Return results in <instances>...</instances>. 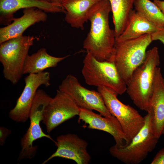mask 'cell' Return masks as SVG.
<instances>
[{
	"label": "cell",
	"mask_w": 164,
	"mask_h": 164,
	"mask_svg": "<svg viewBox=\"0 0 164 164\" xmlns=\"http://www.w3.org/2000/svg\"><path fill=\"white\" fill-rule=\"evenodd\" d=\"M162 134H163L164 135V127L163 129V130H162Z\"/></svg>",
	"instance_id": "cell-27"
},
{
	"label": "cell",
	"mask_w": 164,
	"mask_h": 164,
	"mask_svg": "<svg viewBox=\"0 0 164 164\" xmlns=\"http://www.w3.org/2000/svg\"><path fill=\"white\" fill-rule=\"evenodd\" d=\"M69 56H53L49 54L45 48H42L36 52L27 56L24 66L23 74L39 73L46 69L55 67L60 62Z\"/></svg>",
	"instance_id": "cell-18"
},
{
	"label": "cell",
	"mask_w": 164,
	"mask_h": 164,
	"mask_svg": "<svg viewBox=\"0 0 164 164\" xmlns=\"http://www.w3.org/2000/svg\"><path fill=\"white\" fill-rule=\"evenodd\" d=\"M97 89L108 109L122 127L127 140L125 145L128 144L143 127L144 117L129 105L119 101L117 97L118 94L112 90L103 86L98 87Z\"/></svg>",
	"instance_id": "cell-7"
},
{
	"label": "cell",
	"mask_w": 164,
	"mask_h": 164,
	"mask_svg": "<svg viewBox=\"0 0 164 164\" xmlns=\"http://www.w3.org/2000/svg\"><path fill=\"white\" fill-rule=\"evenodd\" d=\"M152 41L159 40L164 45V27L158 29L151 34Z\"/></svg>",
	"instance_id": "cell-22"
},
{
	"label": "cell",
	"mask_w": 164,
	"mask_h": 164,
	"mask_svg": "<svg viewBox=\"0 0 164 164\" xmlns=\"http://www.w3.org/2000/svg\"><path fill=\"white\" fill-rule=\"evenodd\" d=\"M56 141V150L43 164L56 157L72 160L77 164H88L90 162L91 157L87 150L88 143L77 135H61L57 137Z\"/></svg>",
	"instance_id": "cell-12"
},
{
	"label": "cell",
	"mask_w": 164,
	"mask_h": 164,
	"mask_svg": "<svg viewBox=\"0 0 164 164\" xmlns=\"http://www.w3.org/2000/svg\"><path fill=\"white\" fill-rule=\"evenodd\" d=\"M58 89L67 94L80 108L95 110L104 117L112 115L100 94L98 91L90 90L82 86L77 78L72 75L67 76Z\"/></svg>",
	"instance_id": "cell-9"
},
{
	"label": "cell",
	"mask_w": 164,
	"mask_h": 164,
	"mask_svg": "<svg viewBox=\"0 0 164 164\" xmlns=\"http://www.w3.org/2000/svg\"><path fill=\"white\" fill-rule=\"evenodd\" d=\"M62 1V0H50V2L62 7L61 5Z\"/></svg>",
	"instance_id": "cell-26"
},
{
	"label": "cell",
	"mask_w": 164,
	"mask_h": 164,
	"mask_svg": "<svg viewBox=\"0 0 164 164\" xmlns=\"http://www.w3.org/2000/svg\"><path fill=\"white\" fill-rule=\"evenodd\" d=\"M143 127L128 145L111 146L109 152L112 156L126 164H138L147 157L155 148L159 138L152 129L153 112L150 107L144 117Z\"/></svg>",
	"instance_id": "cell-3"
},
{
	"label": "cell",
	"mask_w": 164,
	"mask_h": 164,
	"mask_svg": "<svg viewBox=\"0 0 164 164\" xmlns=\"http://www.w3.org/2000/svg\"><path fill=\"white\" fill-rule=\"evenodd\" d=\"M30 8H36L46 13H66L62 7L45 0H0V24H9L17 11Z\"/></svg>",
	"instance_id": "cell-14"
},
{
	"label": "cell",
	"mask_w": 164,
	"mask_h": 164,
	"mask_svg": "<svg viewBox=\"0 0 164 164\" xmlns=\"http://www.w3.org/2000/svg\"><path fill=\"white\" fill-rule=\"evenodd\" d=\"M153 2L158 7L164 14V1L154 0Z\"/></svg>",
	"instance_id": "cell-25"
},
{
	"label": "cell",
	"mask_w": 164,
	"mask_h": 164,
	"mask_svg": "<svg viewBox=\"0 0 164 164\" xmlns=\"http://www.w3.org/2000/svg\"><path fill=\"white\" fill-rule=\"evenodd\" d=\"M100 0H62L65 19L72 27L83 29L92 7Z\"/></svg>",
	"instance_id": "cell-17"
},
{
	"label": "cell",
	"mask_w": 164,
	"mask_h": 164,
	"mask_svg": "<svg viewBox=\"0 0 164 164\" xmlns=\"http://www.w3.org/2000/svg\"><path fill=\"white\" fill-rule=\"evenodd\" d=\"M160 64L158 49L146 52L145 60L133 72L127 84L126 91L134 104L147 112L149 111L155 73Z\"/></svg>",
	"instance_id": "cell-2"
},
{
	"label": "cell",
	"mask_w": 164,
	"mask_h": 164,
	"mask_svg": "<svg viewBox=\"0 0 164 164\" xmlns=\"http://www.w3.org/2000/svg\"><path fill=\"white\" fill-rule=\"evenodd\" d=\"M78 122H84V127L106 132L114 139L115 145L118 147L126 145L127 140L122 127L117 119L112 115L111 117L103 116L93 112L92 110L80 108L78 115Z\"/></svg>",
	"instance_id": "cell-13"
},
{
	"label": "cell",
	"mask_w": 164,
	"mask_h": 164,
	"mask_svg": "<svg viewBox=\"0 0 164 164\" xmlns=\"http://www.w3.org/2000/svg\"><path fill=\"white\" fill-rule=\"evenodd\" d=\"M152 41L150 34L123 41L115 40L112 61L126 84L134 71L144 62L146 49Z\"/></svg>",
	"instance_id": "cell-4"
},
{
	"label": "cell",
	"mask_w": 164,
	"mask_h": 164,
	"mask_svg": "<svg viewBox=\"0 0 164 164\" xmlns=\"http://www.w3.org/2000/svg\"><path fill=\"white\" fill-rule=\"evenodd\" d=\"M46 0V1H49V2H50V0Z\"/></svg>",
	"instance_id": "cell-28"
},
{
	"label": "cell",
	"mask_w": 164,
	"mask_h": 164,
	"mask_svg": "<svg viewBox=\"0 0 164 164\" xmlns=\"http://www.w3.org/2000/svg\"><path fill=\"white\" fill-rule=\"evenodd\" d=\"M0 132V144L2 146L5 143V139L11 133V131L5 127H1Z\"/></svg>",
	"instance_id": "cell-24"
},
{
	"label": "cell",
	"mask_w": 164,
	"mask_h": 164,
	"mask_svg": "<svg viewBox=\"0 0 164 164\" xmlns=\"http://www.w3.org/2000/svg\"><path fill=\"white\" fill-rule=\"evenodd\" d=\"M21 17L14 18L9 24L0 29V44L9 39L23 35L29 27L36 23L45 22L47 19L46 12L36 8L23 9Z\"/></svg>",
	"instance_id": "cell-15"
},
{
	"label": "cell",
	"mask_w": 164,
	"mask_h": 164,
	"mask_svg": "<svg viewBox=\"0 0 164 164\" xmlns=\"http://www.w3.org/2000/svg\"><path fill=\"white\" fill-rule=\"evenodd\" d=\"M135 0H108L112 13L115 38L125 29L133 11Z\"/></svg>",
	"instance_id": "cell-20"
},
{
	"label": "cell",
	"mask_w": 164,
	"mask_h": 164,
	"mask_svg": "<svg viewBox=\"0 0 164 164\" xmlns=\"http://www.w3.org/2000/svg\"><path fill=\"white\" fill-rule=\"evenodd\" d=\"M135 11L159 29L164 27V14L158 7L150 0H135Z\"/></svg>",
	"instance_id": "cell-21"
},
{
	"label": "cell",
	"mask_w": 164,
	"mask_h": 164,
	"mask_svg": "<svg viewBox=\"0 0 164 164\" xmlns=\"http://www.w3.org/2000/svg\"><path fill=\"white\" fill-rule=\"evenodd\" d=\"M50 75L48 72L29 74L24 79L25 86L15 107L9 113V118L18 122H25L29 118L30 111L38 87L50 86Z\"/></svg>",
	"instance_id": "cell-11"
},
{
	"label": "cell",
	"mask_w": 164,
	"mask_h": 164,
	"mask_svg": "<svg viewBox=\"0 0 164 164\" xmlns=\"http://www.w3.org/2000/svg\"><path fill=\"white\" fill-rule=\"evenodd\" d=\"M80 108L65 92L58 89L45 107L42 123L48 133L66 121L78 115Z\"/></svg>",
	"instance_id": "cell-10"
},
{
	"label": "cell",
	"mask_w": 164,
	"mask_h": 164,
	"mask_svg": "<svg viewBox=\"0 0 164 164\" xmlns=\"http://www.w3.org/2000/svg\"><path fill=\"white\" fill-rule=\"evenodd\" d=\"M52 98L43 90H37L29 112V126L21 139V149L18 158L19 161L26 158L31 159L34 157L37 146H33V144L37 139L46 137L56 143V141H54L50 135L43 132L40 125V123L43 120L44 108Z\"/></svg>",
	"instance_id": "cell-8"
},
{
	"label": "cell",
	"mask_w": 164,
	"mask_h": 164,
	"mask_svg": "<svg viewBox=\"0 0 164 164\" xmlns=\"http://www.w3.org/2000/svg\"><path fill=\"white\" fill-rule=\"evenodd\" d=\"M150 107L153 112L152 129L159 138L164 127V77L159 67L156 70Z\"/></svg>",
	"instance_id": "cell-16"
},
{
	"label": "cell",
	"mask_w": 164,
	"mask_h": 164,
	"mask_svg": "<svg viewBox=\"0 0 164 164\" xmlns=\"http://www.w3.org/2000/svg\"><path fill=\"white\" fill-rule=\"evenodd\" d=\"M35 39L33 36L22 35L0 44V61L3 75L13 84L18 82L23 74L26 59Z\"/></svg>",
	"instance_id": "cell-5"
},
{
	"label": "cell",
	"mask_w": 164,
	"mask_h": 164,
	"mask_svg": "<svg viewBox=\"0 0 164 164\" xmlns=\"http://www.w3.org/2000/svg\"><path fill=\"white\" fill-rule=\"evenodd\" d=\"M83 63L82 73L88 85L108 88L118 95H121L126 92V83L114 62L99 61L87 52Z\"/></svg>",
	"instance_id": "cell-6"
},
{
	"label": "cell",
	"mask_w": 164,
	"mask_h": 164,
	"mask_svg": "<svg viewBox=\"0 0 164 164\" xmlns=\"http://www.w3.org/2000/svg\"><path fill=\"white\" fill-rule=\"evenodd\" d=\"M151 164H164V148L160 150L154 158Z\"/></svg>",
	"instance_id": "cell-23"
},
{
	"label": "cell",
	"mask_w": 164,
	"mask_h": 164,
	"mask_svg": "<svg viewBox=\"0 0 164 164\" xmlns=\"http://www.w3.org/2000/svg\"><path fill=\"white\" fill-rule=\"evenodd\" d=\"M111 12L108 0H100L92 7L89 15L90 28L83 47L99 61L112 62L115 36L109 25Z\"/></svg>",
	"instance_id": "cell-1"
},
{
	"label": "cell",
	"mask_w": 164,
	"mask_h": 164,
	"mask_svg": "<svg viewBox=\"0 0 164 164\" xmlns=\"http://www.w3.org/2000/svg\"><path fill=\"white\" fill-rule=\"evenodd\" d=\"M159 29L133 10L126 26L115 40L123 41L136 38L142 35L152 34Z\"/></svg>",
	"instance_id": "cell-19"
}]
</instances>
